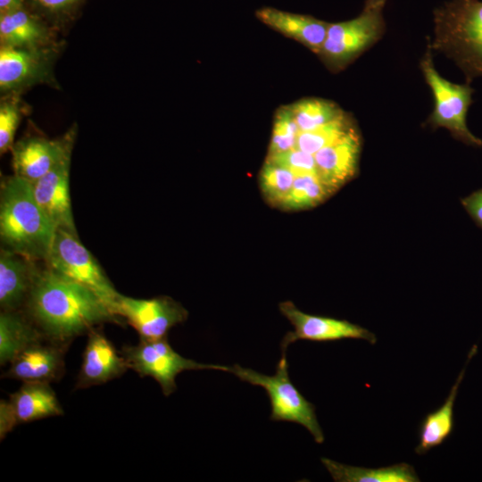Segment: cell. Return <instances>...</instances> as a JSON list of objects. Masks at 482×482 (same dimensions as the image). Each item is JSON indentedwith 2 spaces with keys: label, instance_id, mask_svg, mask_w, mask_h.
<instances>
[{
  "label": "cell",
  "instance_id": "6da1fadb",
  "mask_svg": "<svg viewBox=\"0 0 482 482\" xmlns=\"http://www.w3.org/2000/svg\"><path fill=\"white\" fill-rule=\"evenodd\" d=\"M23 311L45 338L59 344L123 321L90 289L46 266L39 269Z\"/></svg>",
  "mask_w": 482,
  "mask_h": 482
},
{
  "label": "cell",
  "instance_id": "7a4b0ae2",
  "mask_svg": "<svg viewBox=\"0 0 482 482\" xmlns=\"http://www.w3.org/2000/svg\"><path fill=\"white\" fill-rule=\"evenodd\" d=\"M55 231L36 200L31 182L16 175L4 178L0 190L2 247L35 262H46Z\"/></svg>",
  "mask_w": 482,
  "mask_h": 482
},
{
  "label": "cell",
  "instance_id": "3957f363",
  "mask_svg": "<svg viewBox=\"0 0 482 482\" xmlns=\"http://www.w3.org/2000/svg\"><path fill=\"white\" fill-rule=\"evenodd\" d=\"M430 46L452 59L467 83L482 77V1L450 0L437 7Z\"/></svg>",
  "mask_w": 482,
  "mask_h": 482
},
{
  "label": "cell",
  "instance_id": "277c9868",
  "mask_svg": "<svg viewBox=\"0 0 482 482\" xmlns=\"http://www.w3.org/2000/svg\"><path fill=\"white\" fill-rule=\"evenodd\" d=\"M228 372L233 373L241 381L262 387L270 401L273 421L294 422L303 426L318 444L324 442V434L317 420L315 406L291 382L286 353H282L272 376L265 375L238 364L228 366Z\"/></svg>",
  "mask_w": 482,
  "mask_h": 482
},
{
  "label": "cell",
  "instance_id": "5b68a950",
  "mask_svg": "<svg viewBox=\"0 0 482 482\" xmlns=\"http://www.w3.org/2000/svg\"><path fill=\"white\" fill-rule=\"evenodd\" d=\"M45 262L53 271L90 289L119 316L116 310L120 293L79 236L56 229Z\"/></svg>",
  "mask_w": 482,
  "mask_h": 482
},
{
  "label": "cell",
  "instance_id": "8992f818",
  "mask_svg": "<svg viewBox=\"0 0 482 482\" xmlns=\"http://www.w3.org/2000/svg\"><path fill=\"white\" fill-rule=\"evenodd\" d=\"M428 45L421 59L420 68L434 96V109L427 120L432 128H445L462 143L482 147V138L473 135L466 123L467 112L472 103L473 88L466 84H455L444 78L435 69Z\"/></svg>",
  "mask_w": 482,
  "mask_h": 482
},
{
  "label": "cell",
  "instance_id": "52a82bcc",
  "mask_svg": "<svg viewBox=\"0 0 482 482\" xmlns=\"http://www.w3.org/2000/svg\"><path fill=\"white\" fill-rule=\"evenodd\" d=\"M382 11L363 9L356 18L328 23L318 55L329 70H343L382 37L386 29Z\"/></svg>",
  "mask_w": 482,
  "mask_h": 482
},
{
  "label": "cell",
  "instance_id": "ba28073f",
  "mask_svg": "<svg viewBox=\"0 0 482 482\" xmlns=\"http://www.w3.org/2000/svg\"><path fill=\"white\" fill-rule=\"evenodd\" d=\"M120 353L129 369L141 378L151 377L158 382L165 396L177 389L176 378L185 370H216L228 372V366L201 363L178 353L168 338L140 339L135 345H125Z\"/></svg>",
  "mask_w": 482,
  "mask_h": 482
},
{
  "label": "cell",
  "instance_id": "9c48e42d",
  "mask_svg": "<svg viewBox=\"0 0 482 482\" xmlns=\"http://www.w3.org/2000/svg\"><path fill=\"white\" fill-rule=\"evenodd\" d=\"M116 312L145 340L167 337L170 328L183 323L188 316L179 302L166 295L137 299L120 294Z\"/></svg>",
  "mask_w": 482,
  "mask_h": 482
},
{
  "label": "cell",
  "instance_id": "30bf717a",
  "mask_svg": "<svg viewBox=\"0 0 482 482\" xmlns=\"http://www.w3.org/2000/svg\"><path fill=\"white\" fill-rule=\"evenodd\" d=\"M278 308L294 327V330L287 332L280 343L281 353H286L288 345L298 340L328 342L363 339L371 345L378 340L372 332L360 325L346 320L305 313L291 301L281 302Z\"/></svg>",
  "mask_w": 482,
  "mask_h": 482
},
{
  "label": "cell",
  "instance_id": "8fae6325",
  "mask_svg": "<svg viewBox=\"0 0 482 482\" xmlns=\"http://www.w3.org/2000/svg\"><path fill=\"white\" fill-rule=\"evenodd\" d=\"M76 131L71 129L58 139L31 137L14 143L12 166L14 175L34 182L71 155Z\"/></svg>",
  "mask_w": 482,
  "mask_h": 482
},
{
  "label": "cell",
  "instance_id": "7c38bea8",
  "mask_svg": "<svg viewBox=\"0 0 482 482\" xmlns=\"http://www.w3.org/2000/svg\"><path fill=\"white\" fill-rule=\"evenodd\" d=\"M68 344H59L46 338L38 340L10 362L2 378L24 382L52 383L60 380L65 372L64 356Z\"/></svg>",
  "mask_w": 482,
  "mask_h": 482
},
{
  "label": "cell",
  "instance_id": "4fadbf2b",
  "mask_svg": "<svg viewBox=\"0 0 482 482\" xmlns=\"http://www.w3.org/2000/svg\"><path fill=\"white\" fill-rule=\"evenodd\" d=\"M71 157L69 155L64 158L48 173L31 184L36 200L55 229L79 236L70 195Z\"/></svg>",
  "mask_w": 482,
  "mask_h": 482
},
{
  "label": "cell",
  "instance_id": "5bb4252c",
  "mask_svg": "<svg viewBox=\"0 0 482 482\" xmlns=\"http://www.w3.org/2000/svg\"><path fill=\"white\" fill-rule=\"evenodd\" d=\"M129 369L125 358L112 343L97 328H94L87 334L74 389L105 384L121 377Z\"/></svg>",
  "mask_w": 482,
  "mask_h": 482
},
{
  "label": "cell",
  "instance_id": "9a60e30c",
  "mask_svg": "<svg viewBox=\"0 0 482 482\" xmlns=\"http://www.w3.org/2000/svg\"><path fill=\"white\" fill-rule=\"evenodd\" d=\"M361 150L362 139L355 127L314 154L317 175L332 193L356 176Z\"/></svg>",
  "mask_w": 482,
  "mask_h": 482
},
{
  "label": "cell",
  "instance_id": "2e32d148",
  "mask_svg": "<svg viewBox=\"0 0 482 482\" xmlns=\"http://www.w3.org/2000/svg\"><path fill=\"white\" fill-rule=\"evenodd\" d=\"M40 267L37 262L5 248L0 250V306L23 310Z\"/></svg>",
  "mask_w": 482,
  "mask_h": 482
},
{
  "label": "cell",
  "instance_id": "e0dca14e",
  "mask_svg": "<svg viewBox=\"0 0 482 482\" xmlns=\"http://www.w3.org/2000/svg\"><path fill=\"white\" fill-rule=\"evenodd\" d=\"M46 50L26 49L1 46L0 88L13 91L39 82L48 75Z\"/></svg>",
  "mask_w": 482,
  "mask_h": 482
},
{
  "label": "cell",
  "instance_id": "ac0fdd59",
  "mask_svg": "<svg viewBox=\"0 0 482 482\" xmlns=\"http://www.w3.org/2000/svg\"><path fill=\"white\" fill-rule=\"evenodd\" d=\"M255 16L272 29L298 41L318 54L326 38L328 23L315 17L262 7Z\"/></svg>",
  "mask_w": 482,
  "mask_h": 482
},
{
  "label": "cell",
  "instance_id": "d6986e66",
  "mask_svg": "<svg viewBox=\"0 0 482 482\" xmlns=\"http://www.w3.org/2000/svg\"><path fill=\"white\" fill-rule=\"evenodd\" d=\"M477 350L478 346L474 345L468 354L464 368L460 372L445 403L437 410L428 413L421 421L419 429V444L414 450L417 454L427 453L443 444L452 434L454 426L453 407L458 389L464 378L467 364Z\"/></svg>",
  "mask_w": 482,
  "mask_h": 482
},
{
  "label": "cell",
  "instance_id": "ffe728a7",
  "mask_svg": "<svg viewBox=\"0 0 482 482\" xmlns=\"http://www.w3.org/2000/svg\"><path fill=\"white\" fill-rule=\"evenodd\" d=\"M9 402L19 424L63 414L49 383L24 382L19 390L10 395Z\"/></svg>",
  "mask_w": 482,
  "mask_h": 482
},
{
  "label": "cell",
  "instance_id": "44dd1931",
  "mask_svg": "<svg viewBox=\"0 0 482 482\" xmlns=\"http://www.w3.org/2000/svg\"><path fill=\"white\" fill-rule=\"evenodd\" d=\"M47 38L44 24L24 7L1 13L0 39L3 46L40 49Z\"/></svg>",
  "mask_w": 482,
  "mask_h": 482
},
{
  "label": "cell",
  "instance_id": "7402d4cb",
  "mask_svg": "<svg viewBox=\"0 0 482 482\" xmlns=\"http://www.w3.org/2000/svg\"><path fill=\"white\" fill-rule=\"evenodd\" d=\"M45 338L23 310L0 313V364L10 363L29 345Z\"/></svg>",
  "mask_w": 482,
  "mask_h": 482
},
{
  "label": "cell",
  "instance_id": "603a6c76",
  "mask_svg": "<svg viewBox=\"0 0 482 482\" xmlns=\"http://www.w3.org/2000/svg\"><path fill=\"white\" fill-rule=\"evenodd\" d=\"M335 482H419L413 466L402 462L387 467L370 469L320 459Z\"/></svg>",
  "mask_w": 482,
  "mask_h": 482
},
{
  "label": "cell",
  "instance_id": "cb8c5ba5",
  "mask_svg": "<svg viewBox=\"0 0 482 482\" xmlns=\"http://www.w3.org/2000/svg\"><path fill=\"white\" fill-rule=\"evenodd\" d=\"M332 194L317 174L298 175L278 208L286 212L311 209L324 202Z\"/></svg>",
  "mask_w": 482,
  "mask_h": 482
},
{
  "label": "cell",
  "instance_id": "d4e9b609",
  "mask_svg": "<svg viewBox=\"0 0 482 482\" xmlns=\"http://www.w3.org/2000/svg\"><path fill=\"white\" fill-rule=\"evenodd\" d=\"M289 105L300 131L319 128L345 112L336 103L323 98H303Z\"/></svg>",
  "mask_w": 482,
  "mask_h": 482
},
{
  "label": "cell",
  "instance_id": "484cf974",
  "mask_svg": "<svg viewBox=\"0 0 482 482\" xmlns=\"http://www.w3.org/2000/svg\"><path fill=\"white\" fill-rule=\"evenodd\" d=\"M355 127L353 118L344 112L325 125L312 130L300 131L295 147L314 155L319 150L337 141Z\"/></svg>",
  "mask_w": 482,
  "mask_h": 482
},
{
  "label": "cell",
  "instance_id": "4316f807",
  "mask_svg": "<svg viewBox=\"0 0 482 482\" xmlns=\"http://www.w3.org/2000/svg\"><path fill=\"white\" fill-rule=\"evenodd\" d=\"M295 178L287 169L265 161L259 174V186L267 203L278 207L288 195Z\"/></svg>",
  "mask_w": 482,
  "mask_h": 482
},
{
  "label": "cell",
  "instance_id": "83f0119b",
  "mask_svg": "<svg viewBox=\"0 0 482 482\" xmlns=\"http://www.w3.org/2000/svg\"><path fill=\"white\" fill-rule=\"evenodd\" d=\"M300 129L290 105L278 108L274 116L268 155L295 147Z\"/></svg>",
  "mask_w": 482,
  "mask_h": 482
},
{
  "label": "cell",
  "instance_id": "f1b7e54d",
  "mask_svg": "<svg viewBox=\"0 0 482 482\" xmlns=\"http://www.w3.org/2000/svg\"><path fill=\"white\" fill-rule=\"evenodd\" d=\"M266 161L287 169L295 176L309 173L317 174L314 155L297 147L267 155Z\"/></svg>",
  "mask_w": 482,
  "mask_h": 482
},
{
  "label": "cell",
  "instance_id": "f546056e",
  "mask_svg": "<svg viewBox=\"0 0 482 482\" xmlns=\"http://www.w3.org/2000/svg\"><path fill=\"white\" fill-rule=\"evenodd\" d=\"M21 118L18 104L3 102L0 106V153L11 151L14 137Z\"/></svg>",
  "mask_w": 482,
  "mask_h": 482
},
{
  "label": "cell",
  "instance_id": "4dcf8cb0",
  "mask_svg": "<svg viewBox=\"0 0 482 482\" xmlns=\"http://www.w3.org/2000/svg\"><path fill=\"white\" fill-rule=\"evenodd\" d=\"M32 2L46 13L62 15L77 9L83 0H32Z\"/></svg>",
  "mask_w": 482,
  "mask_h": 482
},
{
  "label": "cell",
  "instance_id": "1f68e13d",
  "mask_svg": "<svg viewBox=\"0 0 482 482\" xmlns=\"http://www.w3.org/2000/svg\"><path fill=\"white\" fill-rule=\"evenodd\" d=\"M461 203L470 218L482 229V189L476 190L461 198Z\"/></svg>",
  "mask_w": 482,
  "mask_h": 482
},
{
  "label": "cell",
  "instance_id": "d6a6232c",
  "mask_svg": "<svg viewBox=\"0 0 482 482\" xmlns=\"http://www.w3.org/2000/svg\"><path fill=\"white\" fill-rule=\"evenodd\" d=\"M19 422L13 412L9 400L0 401V439L1 441L10 433Z\"/></svg>",
  "mask_w": 482,
  "mask_h": 482
},
{
  "label": "cell",
  "instance_id": "836d02e7",
  "mask_svg": "<svg viewBox=\"0 0 482 482\" xmlns=\"http://www.w3.org/2000/svg\"><path fill=\"white\" fill-rule=\"evenodd\" d=\"M24 0H0V13L23 7Z\"/></svg>",
  "mask_w": 482,
  "mask_h": 482
},
{
  "label": "cell",
  "instance_id": "e575fe53",
  "mask_svg": "<svg viewBox=\"0 0 482 482\" xmlns=\"http://www.w3.org/2000/svg\"><path fill=\"white\" fill-rule=\"evenodd\" d=\"M386 0H365L364 7L363 9L366 10H371V9H377V10H383Z\"/></svg>",
  "mask_w": 482,
  "mask_h": 482
}]
</instances>
